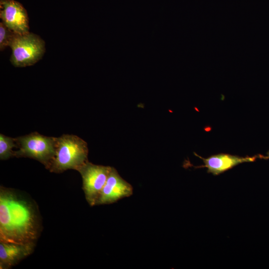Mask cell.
<instances>
[{"label": "cell", "mask_w": 269, "mask_h": 269, "mask_svg": "<svg viewBox=\"0 0 269 269\" xmlns=\"http://www.w3.org/2000/svg\"><path fill=\"white\" fill-rule=\"evenodd\" d=\"M133 194L132 185L120 175L115 168L112 167L96 205L112 204Z\"/></svg>", "instance_id": "52a82bcc"}, {"label": "cell", "mask_w": 269, "mask_h": 269, "mask_svg": "<svg viewBox=\"0 0 269 269\" xmlns=\"http://www.w3.org/2000/svg\"><path fill=\"white\" fill-rule=\"evenodd\" d=\"M17 146L15 138L0 134V159L6 160L14 156L13 148Z\"/></svg>", "instance_id": "30bf717a"}, {"label": "cell", "mask_w": 269, "mask_h": 269, "mask_svg": "<svg viewBox=\"0 0 269 269\" xmlns=\"http://www.w3.org/2000/svg\"><path fill=\"white\" fill-rule=\"evenodd\" d=\"M35 244L0 242V269H8L17 265L33 253Z\"/></svg>", "instance_id": "9c48e42d"}, {"label": "cell", "mask_w": 269, "mask_h": 269, "mask_svg": "<svg viewBox=\"0 0 269 269\" xmlns=\"http://www.w3.org/2000/svg\"><path fill=\"white\" fill-rule=\"evenodd\" d=\"M87 143L75 135L63 134L56 137L54 155L48 169L61 173L68 169H78L88 161Z\"/></svg>", "instance_id": "7a4b0ae2"}, {"label": "cell", "mask_w": 269, "mask_h": 269, "mask_svg": "<svg viewBox=\"0 0 269 269\" xmlns=\"http://www.w3.org/2000/svg\"><path fill=\"white\" fill-rule=\"evenodd\" d=\"M42 231L38 208L20 191L0 186V242L36 244Z\"/></svg>", "instance_id": "6da1fadb"}, {"label": "cell", "mask_w": 269, "mask_h": 269, "mask_svg": "<svg viewBox=\"0 0 269 269\" xmlns=\"http://www.w3.org/2000/svg\"><path fill=\"white\" fill-rule=\"evenodd\" d=\"M9 46L12 50L10 61L16 67L34 65L45 52L44 41L39 35L29 32L22 35L15 34Z\"/></svg>", "instance_id": "3957f363"}, {"label": "cell", "mask_w": 269, "mask_h": 269, "mask_svg": "<svg viewBox=\"0 0 269 269\" xmlns=\"http://www.w3.org/2000/svg\"><path fill=\"white\" fill-rule=\"evenodd\" d=\"M194 153L201 159L204 163V165L197 166L196 168H206L207 173H211L215 176L219 175L239 164L254 162L258 158V155L242 157L225 153H220L204 158L195 152Z\"/></svg>", "instance_id": "ba28073f"}, {"label": "cell", "mask_w": 269, "mask_h": 269, "mask_svg": "<svg viewBox=\"0 0 269 269\" xmlns=\"http://www.w3.org/2000/svg\"><path fill=\"white\" fill-rule=\"evenodd\" d=\"M16 33L8 29L2 22H0V50H3L9 46Z\"/></svg>", "instance_id": "8fae6325"}, {"label": "cell", "mask_w": 269, "mask_h": 269, "mask_svg": "<svg viewBox=\"0 0 269 269\" xmlns=\"http://www.w3.org/2000/svg\"><path fill=\"white\" fill-rule=\"evenodd\" d=\"M111 168V166L95 164L88 161L78 169L82 177V189L85 199L90 206L96 205Z\"/></svg>", "instance_id": "5b68a950"}, {"label": "cell", "mask_w": 269, "mask_h": 269, "mask_svg": "<svg viewBox=\"0 0 269 269\" xmlns=\"http://www.w3.org/2000/svg\"><path fill=\"white\" fill-rule=\"evenodd\" d=\"M0 17L3 23L15 33L22 35L29 32L27 11L18 1L0 0Z\"/></svg>", "instance_id": "8992f818"}, {"label": "cell", "mask_w": 269, "mask_h": 269, "mask_svg": "<svg viewBox=\"0 0 269 269\" xmlns=\"http://www.w3.org/2000/svg\"><path fill=\"white\" fill-rule=\"evenodd\" d=\"M258 157L261 159H269V150L267 152L266 155H263L261 154H258Z\"/></svg>", "instance_id": "7c38bea8"}, {"label": "cell", "mask_w": 269, "mask_h": 269, "mask_svg": "<svg viewBox=\"0 0 269 269\" xmlns=\"http://www.w3.org/2000/svg\"><path fill=\"white\" fill-rule=\"evenodd\" d=\"M15 138L18 149L14 156L35 159L47 168L55 154L56 137L34 132Z\"/></svg>", "instance_id": "277c9868"}]
</instances>
